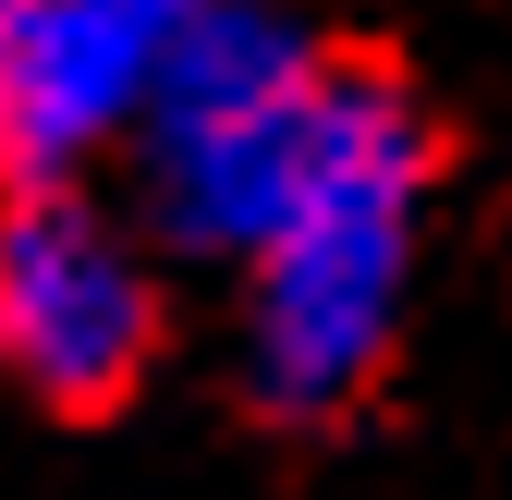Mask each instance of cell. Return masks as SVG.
I'll list each match as a JSON object with an SVG mask.
<instances>
[{
	"label": "cell",
	"mask_w": 512,
	"mask_h": 500,
	"mask_svg": "<svg viewBox=\"0 0 512 500\" xmlns=\"http://www.w3.org/2000/svg\"><path fill=\"white\" fill-rule=\"evenodd\" d=\"M439 183V122L403 86V61L342 49L330 110L281 232L256 244V269L232 293V379L269 427H342L403 354L415 305V232Z\"/></svg>",
	"instance_id": "cell-1"
},
{
	"label": "cell",
	"mask_w": 512,
	"mask_h": 500,
	"mask_svg": "<svg viewBox=\"0 0 512 500\" xmlns=\"http://www.w3.org/2000/svg\"><path fill=\"white\" fill-rule=\"evenodd\" d=\"M342 49L317 37L293 0H232V13L196 25V49L171 61V86L135 122V220L159 257L183 269H256V244L281 232L317 110H330Z\"/></svg>",
	"instance_id": "cell-2"
},
{
	"label": "cell",
	"mask_w": 512,
	"mask_h": 500,
	"mask_svg": "<svg viewBox=\"0 0 512 500\" xmlns=\"http://www.w3.org/2000/svg\"><path fill=\"white\" fill-rule=\"evenodd\" d=\"M159 244L98 183H0V379L49 415H110L159 366Z\"/></svg>",
	"instance_id": "cell-3"
},
{
	"label": "cell",
	"mask_w": 512,
	"mask_h": 500,
	"mask_svg": "<svg viewBox=\"0 0 512 500\" xmlns=\"http://www.w3.org/2000/svg\"><path fill=\"white\" fill-rule=\"evenodd\" d=\"M208 13L232 0H37L0 110V183H86L98 159H122Z\"/></svg>",
	"instance_id": "cell-4"
},
{
	"label": "cell",
	"mask_w": 512,
	"mask_h": 500,
	"mask_svg": "<svg viewBox=\"0 0 512 500\" xmlns=\"http://www.w3.org/2000/svg\"><path fill=\"white\" fill-rule=\"evenodd\" d=\"M25 13H37V0H0V110H13V61H25Z\"/></svg>",
	"instance_id": "cell-5"
}]
</instances>
